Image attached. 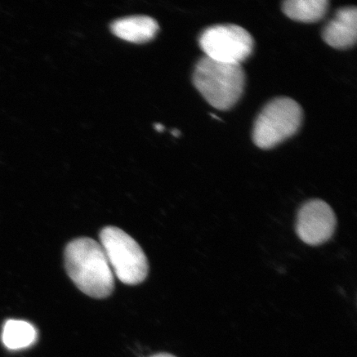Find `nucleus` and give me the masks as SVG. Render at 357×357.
Instances as JSON below:
<instances>
[{
	"mask_svg": "<svg viewBox=\"0 0 357 357\" xmlns=\"http://www.w3.org/2000/svg\"><path fill=\"white\" fill-rule=\"evenodd\" d=\"M65 267L69 278L86 296L105 298L114 289V275L104 249L97 241L79 238L66 245Z\"/></svg>",
	"mask_w": 357,
	"mask_h": 357,
	"instance_id": "obj_1",
	"label": "nucleus"
},
{
	"mask_svg": "<svg viewBox=\"0 0 357 357\" xmlns=\"http://www.w3.org/2000/svg\"><path fill=\"white\" fill-rule=\"evenodd\" d=\"M196 89L214 109L227 110L243 96L245 74L238 64H227L201 58L193 75Z\"/></svg>",
	"mask_w": 357,
	"mask_h": 357,
	"instance_id": "obj_2",
	"label": "nucleus"
},
{
	"mask_svg": "<svg viewBox=\"0 0 357 357\" xmlns=\"http://www.w3.org/2000/svg\"><path fill=\"white\" fill-rule=\"evenodd\" d=\"M100 240L111 269L120 281L128 285L144 282L149 272V261L131 236L109 226L102 229Z\"/></svg>",
	"mask_w": 357,
	"mask_h": 357,
	"instance_id": "obj_3",
	"label": "nucleus"
},
{
	"mask_svg": "<svg viewBox=\"0 0 357 357\" xmlns=\"http://www.w3.org/2000/svg\"><path fill=\"white\" fill-rule=\"evenodd\" d=\"M302 119L303 110L296 101L276 98L268 102L254 124V144L261 149H273L297 132Z\"/></svg>",
	"mask_w": 357,
	"mask_h": 357,
	"instance_id": "obj_4",
	"label": "nucleus"
},
{
	"mask_svg": "<svg viewBox=\"0 0 357 357\" xmlns=\"http://www.w3.org/2000/svg\"><path fill=\"white\" fill-rule=\"evenodd\" d=\"M199 43L204 56L227 64L241 65L254 48L252 36L236 24L209 26L200 35Z\"/></svg>",
	"mask_w": 357,
	"mask_h": 357,
	"instance_id": "obj_5",
	"label": "nucleus"
},
{
	"mask_svg": "<svg viewBox=\"0 0 357 357\" xmlns=\"http://www.w3.org/2000/svg\"><path fill=\"white\" fill-rule=\"evenodd\" d=\"M337 218L329 205L312 199L302 205L296 221V233L303 243L319 245L331 239L336 230Z\"/></svg>",
	"mask_w": 357,
	"mask_h": 357,
	"instance_id": "obj_6",
	"label": "nucleus"
},
{
	"mask_svg": "<svg viewBox=\"0 0 357 357\" xmlns=\"http://www.w3.org/2000/svg\"><path fill=\"white\" fill-rule=\"evenodd\" d=\"M356 36L357 10L354 6L340 8L323 32L324 41L339 50L354 47Z\"/></svg>",
	"mask_w": 357,
	"mask_h": 357,
	"instance_id": "obj_7",
	"label": "nucleus"
},
{
	"mask_svg": "<svg viewBox=\"0 0 357 357\" xmlns=\"http://www.w3.org/2000/svg\"><path fill=\"white\" fill-rule=\"evenodd\" d=\"M112 32L124 41L145 43L155 38L159 26L155 20L147 16H132L115 21Z\"/></svg>",
	"mask_w": 357,
	"mask_h": 357,
	"instance_id": "obj_8",
	"label": "nucleus"
},
{
	"mask_svg": "<svg viewBox=\"0 0 357 357\" xmlns=\"http://www.w3.org/2000/svg\"><path fill=\"white\" fill-rule=\"evenodd\" d=\"M328 3L327 0H288L283 3L282 8L289 19L310 24L323 19Z\"/></svg>",
	"mask_w": 357,
	"mask_h": 357,
	"instance_id": "obj_9",
	"label": "nucleus"
},
{
	"mask_svg": "<svg viewBox=\"0 0 357 357\" xmlns=\"http://www.w3.org/2000/svg\"><path fill=\"white\" fill-rule=\"evenodd\" d=\"M37 337V330L25 321L10 320L4 325L3 342L10 349L28 347L34 343Z\"/></svg>",
	"mask_w": 357,
	"mask_h": 357,
	"instance_id": "obj_10",
	"label": "nucleus"
},
{
	"mask_svg": "<svg viewBox=\"0 0 357 357\" xmlns=\"http://www.w3.org/2000/svg\"><path fill=\"white\" fill-rule=\"evenodd\" d=\"M150 357H176V356H173L172 354H158L151 356Z\"/></svg>",
	"mask_w": 357,
	"mask_h": 357,
	"instance_id": "obj_11",
	"label": "nucleus"
},
{
	"mask_svg": "<svg viewBox=\"0 0 357 357\" xmlns=\"http://www.w3.org/2000/svg\"><path fill=\"white\" fill-rule=\"evenodd\" d=\"M155 129L156 131L162 132L164 130L165 128H164L163 125L158 123V124L155 125Z\"/></svg>",
	"mask_w": 357,
	"mask_h": 357,
	"instance_id": "obj_12",
	"label": "nucleus"
},
{
	"mask_svg": "<svg viewBox=\"0 0 357 357\" xmlns=\"http://www.w3.org/2000/svg\"><path fill=\"white\" fill-rule=\"evenodd\" d=\"M172 134L173 136H175V137H178L181 135V132L178 131V130H173L172 132Z\"/></svg>",
	"mask_w": 357,
	"mask_h": 357,
	"instance_id": "obj_13",
	"label": "nucleus"
}]
</instances>
